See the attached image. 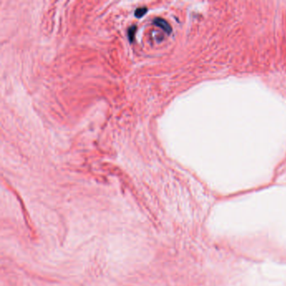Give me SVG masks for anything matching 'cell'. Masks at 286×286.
<instances>
[{
    "label": "cell",
    "mask_w": 286,
    "mask_h": 286,
    "mask_svg": "<svg viewBox=\"0 0 286 286\" xmlns=\"http://www.w3.org/2000/svg\"><path fill=\"white\" fill-rule=\"evenodd\" d=\"M153 24L154 25H156L157 27H159L160 29H162L164 31H165L166 33L170 34L172 31L171 26L170 25V24L164 19L161 18H155L154 19Z\"/></svg>",
    "instance_id": "6da1fadb"
},
{
    "label": "cell",
    "mask_w": 286,
    "mask_h": 286,
    "mask_svg": "<svg viewBox=\"0 0 286 286\" xmlns=\"http://www.w3.org/2000/svg\"><path fill=\"white\" fill-rule=\"evenodd\" d=\"M136 30H137V26L136 25H132L130 26L128 30V40L130 43H133L134 40H135V34Z\"/></svg>",
    "instance_id": "7a4b0ae2"
},
{
    "label": "cell",
    "mask_w": 286,
    "mask_h": 286,
    "mask_svg": "<svg viewBox=\"0 0 286 286\" xmlns=\"http://www.w3.org/2000/svg\"><path fill=\"white\" fill-rule=\"evenodd\" d=\"M147 11H148V8H146V7H141V8H138L135 10V12H134V15H135L136 18L140 19L145 15V13H147Z\"/></svg>",
    "instance_id": "3957f363"
}]
</instances>
